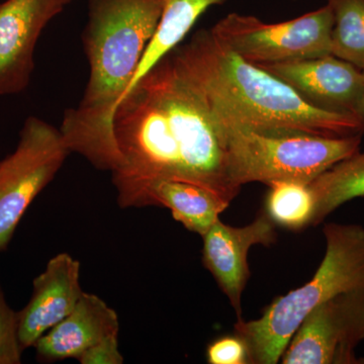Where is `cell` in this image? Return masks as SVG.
<instances>
[{
    "instance_id": "12",
    "label": "cell",
    "mask_w": 364,
    "mask_h": 364,
    "mask_svg": "<svg viewBox=\"0 0 364 364\" xmlns=\"http://www.w3.org/2000/svg\"><path fill=\"white\" fill-rule=\"evenodd\" d=\"M85 291L80 284V262L70 254H57L33 282L32 296L18 312L21 349L33 347L45 334L65 318Z\"/></svg>"
},
{
    "instance_id": "2",
    "label": "cell",
    "mask_w": 364,
    "mask_h": 364,
    "mask_svg": "<svg viewBox=\"0 0 364 364\" xmlns=\"http://www.w3.org/2000/svg\"><path fill=\"white\" fill-rule=\"evenodd\" d=\"M168 56L218 121L272 134L326 138L363 135L353 114L320 109L269 72L223 45L210 30L198 31Z\"/></svg>"
},
{
    "instance_id": "6",
    "label": "cell",
    "mask_w": 364,
    "mask_h": 364,
    "mask_svg": "<svg viewBox=\"0 0 364 364\" xmlns=\"http://www.w3.org/2000/svg\"><path fill=\"white\" fill-rule=\"evenodd\" d=\"M334 18L328 4L279 23L253 16L228 14L212 28L223 45L255 65L318 58L331 54Z\"/></svg>"
},
{
    "instance_id": "10",
    "label": "cell",
    "mask_w": 364,
    "mask_h": 364,
    "mask_svg": "<svg viewBox=\"0 0 364 364\" xmlns=\"http://www.w3.org/2000/svg\"><path fill=\"white\" fill-rule=\"evenodd\" d=\"M203 264L226 294L241 320V299L245 289L250 269L248 252L254 245L270 246L277 238L275 224L265 210H261L251 224L237 228L224 224L221 220L203 235Z\"/></svg>"
},
{
    "instance_id": "8",
    "label": "cell",
    "mask_w": 364,
    "mask_h": 364,
    "mask_svg": "<svg viewBox=\"0 0 364 364\" xmlns=\"http://www.w3.org/2000/svg\"><path fill=\"white\" fill-rule=\"evenodd\" d=\"M364 289L337 294L313 309L282 354L284 364H363Z\"/></svg>"
},
{
    "instance_id": "18",
    "label": "cell",
    "mask_w": 364,
    "mask_h": 364,
    "mask_svg": "<svg viewBox=\"0 0 364 364\" xmlns=\"http://www.w3.org/2000/svg\"><path fill=\"white\" fill-rule=\"evenodd\" d=\"M334 23L331 54L364 69V0H327Z\"/></svg>"
},
{
    "instance_id": "9",
    "label": "cell",
    "mask_w": 364,
    "mask_h": 364,
    "mask_svg": "<svg viewBox=\"0 0 364 364\" xmlns=\"http://www.w3.org/2000/svg\"><path fill=\"white\" fill-rule=\"evenodd\" d=\"M60 0H6L0 2V97L26 90L41 33L64 9Z\"/></svg>"
},
{
    "instance_id": "15",
    "label": "cell",
    "mask_w": 364,
    "mask_h": 364,
    "mask_svg": "<svg viewBox=\"0 0 364 364\" xmlns=\"http://www.w3.org/2000/svg\"><path fill=\"white\" fill-rule=\"evenodd\" d=\"M162 14L127 93L157 63L181 44L196 21L210 6L228 0H161Z\"/></svg>"
},
{
    "instance_id": "16",
    "label": "cell",
    "mask_w": 364,
    "mask_h": 364,
    "mask_svg": "<svg viewBox=\"0 0 364 364\" xmlns=\"http://www.w3.org/2000/svg\"><path fill=\"white\" fill-rule=\"evenodd\" d=\"M309 186L316 203L312 226H318L345 203L364 196V152L337 162Z\"/></svg>"
},
{
    "instance_id": "23",
    "label": "cell",
    "mask_w": 364,
    "mask_h": 364,
    "mask_svg": "<svg viewBox=\"0 0 364 364\" xmlns=\"http://www.w3.org/2000/svg\"><path fill=\"white\" fill-rule=\"evenodd\" d=\"M60 1L62 2V4H63L64 6H66L67 4H70L73 0H60Z\"/></svg>"
},
{
    "instance_id": "5",
    "label": "cell",
    "mask_w": 364,
    "mask_h": 364,
    "mask_svg": "<svg viewBox=\"0 0 364 364\" xmlns=\"http://www.w3.org/2000/svg\"><path fill=\"white\" fill-rule=\"evenodd\" d=\"M218 121V119H217ZM221 124L231 181L239 188L250 182L310 184L337 162L360 149L363 135L326 138L309 134L258 133Z\"/></svg>"
},
{
    "instance_id": "11",
    "label": "cell",
    "mask_w": 364,
    "mask_h": 364,
    "mask_svg": "<svg viewBox=\"0 0 364 364\" xmlns=\"http://www.w3.org/2000/svg\"><path fill=\"white\" fill-rule=\"evenodd\" d=\"M293 87L320 109L358 117L363 100V70L328 55L318 58L258 65Z\"/></svg>"
},
{
    "instance_id": "1",
    "label": "cell",
    "mask_w": 364,
    "mask_h": 364,
    "mask_svg": "<svg viewBox=\"0 0 364 364\" xmlns=\"http://www.w3.org/2000/svg\"><path fill=\"white\" fill-rule=\"evenodd\" d=\"M114 132L122 165L112 174L121 208H142L158 181L200 184L233 200L221 124L167 55L117 105Z\"/></svg>"
},
{
    "instance_id": "7",
    "label": "cell",
    "mask_w": 364,
    "mask_h": 364,
    "mask_svg": "<svg viewBox=\"0 0 364 364\" xmlns=\"http://www.w3.org/2000/svg\"><path fill=\"white\" fill-rule=\"evenodd\" d=\"M70 153L59 129L37 117L26 119L16 150L0 161V252Z\"/></svg>"
},
{
    "instance_id": "21",
    "label": "cell",
    "mask_w": 364,
    "mask_h": 364,
    "mask_svg": "<svg viewBox=\"0 0 364 364\" xmlns=\"http://www.w3.org/2000/svg\"><path fill=\"white\" fill-rule=\"evenodd\" d=\"M81 364H122L124 358L119 349V335H112L91 347L77 359Z\"/></svg>"
},
{
    "instance_id": "14",
    "label": "cell",
    "mask_w": 364,
    "mask_h": 364,
    "mask_svg": "<svg viewBox=\"0 0 364 364\" xmlns=\"http://www.w3.org/2000/svg\"><path fill=\"white\" fill-rule=\"evenodd\" d=\"M230 203L229 198L200 184L162 181L148 188L142 208H167L186 230L203 236Z\"/></svg>"
},
{
    "instance_id": "20",
    "label": "cell",
    "mask_w": 364,
    "mask_h": 364,
    "mask_svg": "<svg viewBox=\"0 0 364 364\" xmlns=\"http://www.w3.org/2000/svg\"><path fill=\"white\" fill-rule=\"evenodd\" d=\"M207 360L210 364L248 363V350L244 340L233 336L220 337L208 346Z\"/></svg>"
},
{
    "instance_id": "22",
    "label": "cell",
    "mask_w": 364,
    "mask_h": 364,
    "mask_svg": "<svg viewBox=\"0 0 364 364\" xmlns=\"http://www.w3.org/2000/svg\"><path fill=\"white\" fill-rule=\"evenodd\" d=\"M363 76H364V69L363 70ZM358 117L361 119L364 126V91H363V100H361L360 105H359Z\"/></svg>"
},
{
    "instance_id": "3",
    "label": "cell",
    "mask_w": 364,
    "mask_h": 364,
    "mask_svg": "<svg viewBox=\"0 0 364 364\" xmlns=\"http://www.w3.org/2000/svg\"><path fill=\"white\" fill-rule=\"evenodd\" d=\"M162 14L161 0H88L82 42L90 79L82 100L67 109L60 132L70 152L114 172L122 155L114 114L126 95Z\"/></svg>"
},
{
    "instance_id": "13",
    "label": "cell",
    "mask_w": 364,
    "mask_h": 364,
    "mask_svg": "<svg viewBox=\"0 0 364 364\" xmlns=\"http://www.w3.org/2000/svg\"><path fill=\"white\" fill-rule=\"evenodd\" d=\"M119 331L116 311L97 294L83 293L73 311L33 345L37 360H77L91 347Z\"/></svg>"
},
{
    "instance_id": "17",
    "label": "cell",
    "mask_w": 364,
    "mask_h": 364,
    "mask_svg": "<svg viewBox=\"0 0 364 364\" xmlns=\"http://www.w3.org/2000/svg\"><path fill=\"white\" fill-rule=\"evenodd\" d=\"M268 188L265 212L275 225L291 231L312 226L316 203L309 184L274 181Z\"/></svg>"
},
{
    "instance_id": "4",
    "label": "cell",
    "mask_w": 364,
    "mask_h": 364,
    "mask_svg": "<svg viewBox=\"0 0 364 364\" xmlns=\"http://www.w3.org/2000/svg\"><path fill=\"white\" fill-rule=\"evenodd\" d=\"M326 253L303 287L279 296L259 318L237 320L234 333L245 342L248 363L277 364L309 313L337 294L364 289V228L326 224Z\"/></svg>"
},
{
    "instance_id": "19",
    "label": "cell",
    "mask_w": 364,
    "mask_h": 364,
    "mask_svg": "<svg viewBox=\"0 0 364 364\" xmlns=\"http://www.w3.org/2000/svg\"><path fill=\"white\" fill-rule=\"evenodd\" d=\"M23 352L18 340V312L7 304L0 286V364H21Z\"/></svg>"
}]
</instances>
